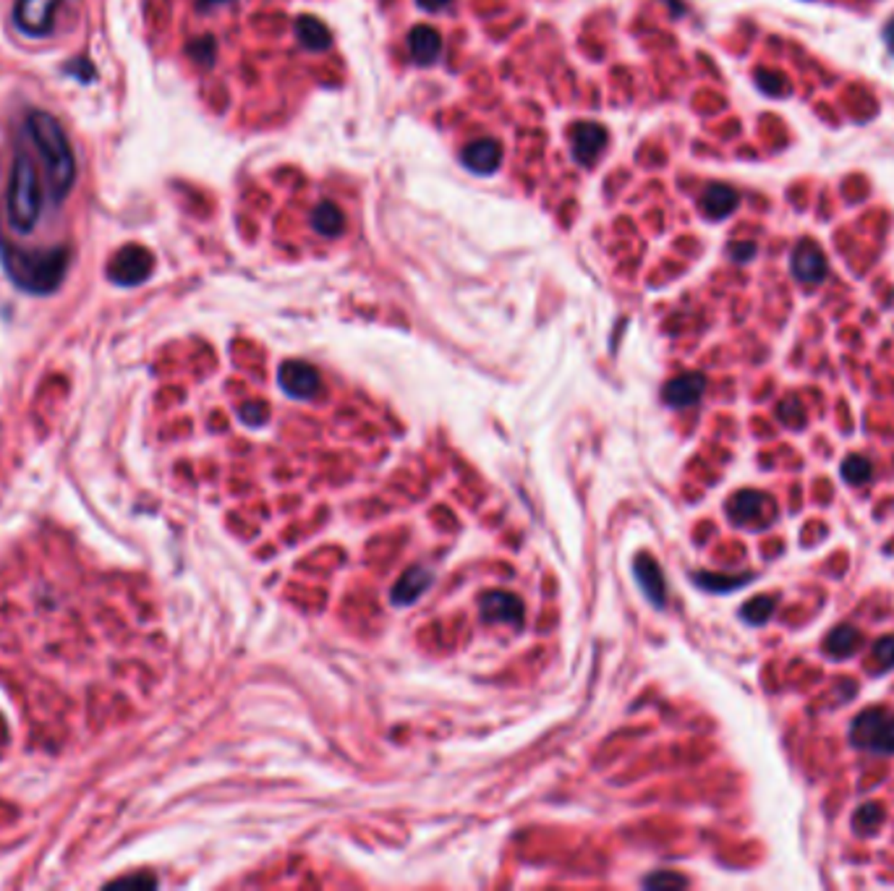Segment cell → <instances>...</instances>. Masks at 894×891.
I'll return each mask as SVG.
<instances>
[{"instance_id":"28","label":"cell","mask_w":894,"mask_h":891,"mask_svg":"<svg viewBox=\"0 0 894 891\" xmlns=\"http://www.w3.org/2000/svg\"><path fill=\"white\" fill-rule=\"evenodd\" d=\"M756 84H759L766 94H774V97L787 94V79L782 74H777V71H759L756 74Z\"/></svg>"},{"instance_id":"13","label":"cell","mask_w":894,"mask_h":891,"mask_svg":"<svg viewBox=\"0 0 894 891\" xmlns=\"http://www.w3.org/2000/svg\"><path fill=\"white\" fill-rule=\"evenodd\" d=\"M704 374H680L664 384V400L673 408H691L704 398Z\"/></svg>"},{"instance_id":"11","label":"cell","mask_w":894,"mask_h":891,"mask_svg":"<svg viewBox=\"0 0 894 891\" xmlns=\"http://www.w3.org/2000/svg\"><path fill=\"white\" fill-rule=\"evenodd\" d=\"M633 572H636V580L641 586V591L646 594L654 607H664L667 601V583H664V572L659 562L649 557V554H638L636 562H633Z\"/></svg>"},{"instance_id":"19","label":"cell","mask_w":894,"mask_h":891,"mask_svg":"<svg viewBox=\"0 0 894 891\" xmlns=\"http://www.w3.org/2000/svg\"><path fill=\"white\" fill-rule=\"evenodd\" d=\"M312 228H314L320 236H325V238H338V236H343V230H346V215H343V210H340L338 204L322 202V204H317L314 212H312Z\"/></svg>"},{"instance_id":"1","label":"cell","mask_w":894,"mask_h":891,"mask_svg":"<svg viewBox=\"0 0 894 891\" xmlns=\"http://www.w3.org/2000/svg\"><path fill=\"white\" fill-rule=\"evenodd\" d=\"M63 199L55 194L42 160L22 139L14 155V167L5 191V220L14 233L29 236L45 217L48 207H60Z\"/></svg>"},{"instance_id":"17","label":"cell","mask_w":894,"mask_h":891,"mask_svg":"<svg viewBox=\"0 0 894 891\" xmlns=\"http://www.w3.org/2000/svg\"><path fill=\"white\" fill-rule=\"evenodd\" d=\"M766 502H769V500H766L761 491H756V489H743V491L732 494V500L727 502V515H730L732 523L745 526V523H751V520L761 518L763 508H766Z\"/></svg>"},{"instance_id":"15","label":"cell","mask_w":894,"mask_h":891,"mask_svg":"<svg viewBox=\"0 0 894 891\" xmlns=\"http://www.w3.org/2000/svg\"><path fill=\"white\" fill-rule=\"evenodd\" d=\"M408 53L419 66H432L442 53V34L434 27H416L408 34Z\"/></svg>"},{"instance_id":"30","label":"cell","mask_w":894,"mask_h":891,"mask_svg":"<svg viewBox=\"0 0 894 891\" xmlns=\"http://www.w3.org/2000/svg\"><path fill=\"white\" fill-rule=\"evenodd\" d=\"M113 886H147V889H155V886H158V878H155V876H134V878H118V881H113Z\"/></svg>"},{"instance_id":"32","label":"cell","mask_w":894,"mask_h":891,"mask_svg":"<svg viewBox=\"0 0 894 891\" xmlns=\"http://www.w3.org/2000/svg\"><path fill=\"white\" fill-rule=\"evenodd\" d=\"M424 11H432V14H437V11H442V8H447L450 5V0H416Z\"/></svg>"},{"instance_id":"7","label":"cell","mask_w":894,"mask_h":891,"mask_svg":"<svg viewBox=\"0 0 894 891\" xmlns=\"http://www.w3.org/2000/svg\"><path fill=\"white\" fill-rule=\"evenodd\" d=\"M155 267V259L147 248L141 246H126L123 251H118L110 262V280L118 285H139L149 277V272Z\"/></svg>"},{"instance_id":"12","label":"cell","mask_w":894,"mask_h":891,"mask_svg":"<svg viewBox=\"0 0 894 891\" xmlns=\"http://www.w3.org/2000/svg\"><path fill=\"white\" fill-rule=\"evenodd\" d=\"M463 165L476 173V176H489L502 165V147L497 139H476L463 149Z\"/></svg>"},{"instance_id":"24","label":"cell","mask_w":894,"mask_h":891,"mask_svg":"<svg viewBox=\"0 0 894 891\" xmlns=\"http://www.w3.org/2000/svg\"><path fill=\"white\" fill-rule=\"evenodd\" d=\"M881 821H884V808H881L879 803H866V806H861L858 813L853 815V826H855L861 834L876 832V826H879Z\"/></svg>"},{"instance_id":"18","label":"cell","mask_w":894,"mask_h":891,"mask_svg":"<svg viewBox=\"0 0 894 891\" xmlns=\"http://www.w3.org/2000/svg\"><path fill=\"white\" fill-rule=\"evenodd\" d=\"M296 37L298 42L312 53H322L332 45V32L317 16H309V14L296 19Z\"/></svg>"},{"instance_id":"16","label":"cell","mask_w":894,"mask_h":891,"mask_svg":"<svg viewBox=\"0 0 894 891\" xmlns=\"http://www.w3.org/2000/svg\"><path fill=\"white\" fill-rule=\"evenodd\" d=\"M740 204V194L727 184H711L701 196V210L709 220H725Z\"/></svg>"},{"instance_id":"8","label":"cell","mask_w":894,"mask_h":891,"mask_svg":"<svg viewBox=\"0 0 894 891\" xmlns=\"http://www.w3.org/2000/svg\"><path fill=\"white\" fill-rule=\"evenodd\" d=\"M570 147H573V158L581 165H594L607 147V129L601 123H591V121H578L570 129Z\"/></svg>"},{"instance_id":"3","label":"cell","mask_w":894,"mask_h":891,"mask_svg":"<svg viewBox=\"0 0 894 891\" xmlns=\"http://www.w3.org/2000/svg\"><path fill=\"white\" fill-rule=\"evenodd\" d=\"M0 251H3V267L11 274V280L22 291L37 293V296L53 293L68 270V259H71L66 246L24 251V248H14L11 243L3 241Z\"/></svg>"},{"instance_id":"21","label":"cell","mask_w":894,"mask_h":891,"mask_svg":"<svg viewBox=\"0 0 894 891\" xmlns=\"http://www.w3.org/2000/svg\"><path fill=\"white\" fill-rule=\"evenodd\" d=\"M754 575H717V572H696V583L711 594H730L748 586Z\"/></svg>"},{"instance_id":"9","label":"cell","mask_w":894,"mask_h":891,"mask_svg":"<svg viewBox=\"0 0 894 891\" xmlns=\"http://www.w3.org/2000/svg\"><path fill=\"white\" fill-rule=\"evenodd\" d=\"M792 274L806 283V285H818L826 277V256L821 248L811 241H800L798 248L792 251Z\"/></svg>"},{"instance_id":"4","label":"cell","mask_w":894,"mask_h":891,"mask_svg":"<svg viewBox=\"0 0 894 891\" xmlns=\"http://www.w3.org/2000/svg\"><path fill=\"white\" fill-rule=\"evenodd\" d=\"M850 742L858 751L892 756L894 753V711L873 706L861 711L850 724Z\"/></svg>"},{"instance_id":"10","label":"cell","mask_w":894,"mask_h":891,"mask_svg":"<svg viewBox=\"0 0 894 891\" xmlns=\"http://www.w3.org/2000/svg\"><path fill=\"white\" fill-rule=\"evenodd\" d=\"M482 620L518 627L523 620V601L508 591H489L482 596Z\"/></svg>"},{"instance_id":"34","label":"cell","mask_w":894,"mask_h":891,"mask_svg":"<svg viewBox=\"0 0 894 891\" xmlns=\"http://www.w3.org/2000/svg\"><path fill=\"white\" fill-rule=\"evenodd\" d=\"M222 3H228V0H196V8L199 11H212V8L222 5Z\"/></svg>"},{"instance_id":"23","label":"cell","mask_w":894,"mask_h":891,"mask_svg":"<svg viewBox=\"0 0 894 891\" xmlns=\"http://www.w3.org/2000/svg\"><path fill=\"white\" fill-rule=\"evenodd\" d=\"M774 607H777V604H774L772 596H756V598H751L748 604H743L740 617L748 622V625H763V622L774 615Z\"/></svg>"},{"instance_id":"6","label":"cell","mask_w":894,"mask_h":891,"mask_svg":"<svg viewBox=\"0 0 894 891\" xmlns=\"http://www.w3.org/2000/svg\"><path fill=\"white\" fill-rule=\"evenodd\" d=\"M60 0H19L14 8V24L27 37H48L53 32V16Z\"/></svg>"},{"instance_id":"33","label":"cell","mask_w":894,"mask_h":891,"mask_svg":"<svg viewBox=\"0 0 894 891\" xmlns=\"http://www.w3.org/2000/svg\"><path fill=\"white\" fill-rule=\"evenodd\" d=\"M884 42L889 45V50L894 53V16L887 22V27H884Z\"/></svg>"},{"instance_id":"26","label":"cell","mask_w":894,"mask_h":891,"mask_svg":"<svg viewBox=\"0 0 894 891\" xmlns=\"http://www.w3.org/2000/svg\"><path fill=\"white\" fill-rule=\"evenodd\" d=\"M777 413H780V418L785 421L787 427L800 429V427L806 424V410H803V403H800L798 398H785V400L780 403V408H777Z\"/></svg>"},{"instance_id":"14","label":"cell","mask_w":894,"mask_h":891,"mask_svg":"<svg viewBox=\"0 0 894 891\" xmlns=\"http://www.w3.org/2000/svg\"><path fill=\"white\" fill-rule=\"evenodd\" d=\"M429 583H432V575H429L427 567L421 565L408 567L406 572L401 575V580L393 586V594H390L393 596V604H395V607H408V604H413L419 596L429 589Z\"/></svg>"},{"instance_id":"2","label":"cell","mask_w":894,"mask_h":891,"mask_svg":"<svg viewBox=\"0 0 894 891\" xmlns=\"http://www.w3.org/2000/svg\"><path fill=\"white\" fill-rule=\"evenodd\" d=\"M22 139L42 160L55 194L60 199H66L77 181V160H74V149L68 144L66 131L60 129V123L50 112H29L22 126Z\"/></svg>"},{"instance_id":"25","label":"cell","mask_w":894,"mask_h":891,"mask_svg":"<svg viewBox=\"0 0 894 891\" xmlns=\"http://www.w3.org/2000/svg\"><path fill=\"white\" fill-rule=\"evenodd\" d=\"M873 662H876V672H889L894 670V635H884L881 641H876L873 646Z\"/></svg>"},{"instance_id":"20","label":"cell","mask_w":894,"mask_h":891,"mask_svg":"<svg viewBox=\"0 0 894 891\" xmlns=\"http://www.w3.org/2000/svg\"><path fill=\"white\" fill-rule=\"evenodd\" d=\"M861 646V633L855 630V627H850V625H840V627H835L829 635H826V644H824V648H826V653L829 656H835V659H844V656H850L855 648Z\"/></svg>"},{"instance_id":"29","label":"cell","mask_w":894,"mask_h":891,"mask_svg":"<svg viewBox=\"0 0 894 891\" xmlns=\"http://www.w3.org/2000/svg\"><path fill=\"white\" fill-rule=\"evenodd\" d=\"M239 416H241V421L244 424H248V427H259V424H265L267 421V405L265 403H246L241 410H239Z\"/></svg>"},{"instance_id":"31","label":"cell","mask_w":894,"mask_h":891,"mask_svg":"<svg viewBox=\"0 0 894 891\" xmlns=\"http://www.w3.org/2000/svg\"><path fill=\"white\" fill-rule=\"evenodd\" d=\"M754 251H756L754 243H732L730 246V254L735 262H748L754 256Z\"/></svg>"},{"instance_id":"5","label":"cell","mask_w":894,"mask_h":891,"mask_svg":"<svg viewBox=\"0 0 894 891\" xmlns=\"http://www.w3.org/2000/svg\"><path fill=\"white\" fill-rule=\"evenodd\" d=\"M277 384L293 400H314L322 390V377L306 361H285L277 372Z\"/></svg>"},{"instance_id":"22","label":"cell","mask_w":894,"mask_h":891,"mask_svg":"<svg viewBox=\"0 0 894 891\" xmlns=\"http://www.w3.org/2000/svg\"><path fill=\"white\" fill-rule=\"evenodd\" d=\"M871 460L863 458V455H850V458L842 463V479L847 482L850 486H863L871 482Z\"/></svg>"},{"instance_id":"27","label":"cell","mask_w":894,"mask_h":891,"mask_svg":"<svg viewBox=\"0 0 894 891\" xmlns=\"http://www.w3.org/2000/svg\"><path fill=\"white\" fill-rule=\"evenodd\" d=\"M644 884H646L649 889H680V886L688 884V878L680 876V873H673V870H656V873L649 876Z\"/></svg>"}]
</instances>
